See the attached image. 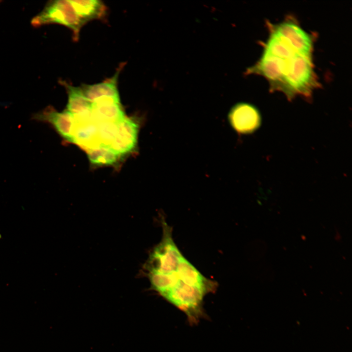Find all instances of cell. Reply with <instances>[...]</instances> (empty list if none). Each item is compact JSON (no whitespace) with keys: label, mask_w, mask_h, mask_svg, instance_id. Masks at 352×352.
I'll return each instance as SVG.
<instances>
[{"label":"cell","mask_w":352,"mask_h":352,"mask_svg":"<svg viewBox=\"0 0 352 352\" xmlns=\"http://www.w3.org/2000/svg\"><path fill=\"white\" fill-rule=\"evenodd\" d=\"M123 66V64H121L113 76L102 82L90 85L82 84L80 87L86 97L91 102L102 98L120 100L118 79Z\"/></svg>","instance_id":"cell-9"},{"label":"cell","mask_w":352,"mask_h":352,"mask_svg":"<svg viewBox=\"0 0 352 352\" xmlns=\"http://www.w3.org/2000/svg\"><path fill=\"white\" fill-rule=\"evenodd\" d=\"M91 117L96 124L103 122L119 124L126 117L120 100L110 98H102L92 102Z\"/></svg>","instance_id":"cell-6"},{"label":"cell","mask_w":352,"mask_h":352,"mask_svg":"<svg viewBox=\"0 0 352 352\" xmlns=\"http://www.w3.org/2000/svg\"><path fill=\"white\" fill-rule=\"evenodd\" d=\"M271 30L282 36L300 53L312 55V38L296 22L285 21L273 25Z\"/></svg>","instance_id":"cell-5"},{"label":"cell","mask_w":352,"mask_h":352,"mask_svg":"<svg viewBox=\"0 0 352 352\" xmlns=\"http://www.w3.org/2000/svg\"><path fill=\"white\" fill-rule=\"evenodd\" d=\"M34 118L37 120L49 123L62 137L72 143L74 118L67 110L58 112L52 107H49L36 114Z\"/></svg>","instance_id":"cell-8"},{"label":"cell","mask_w":352,"mask_h":352,"mask_svg":"<svg viewBox=\"0 0 352 352\" xmlns=\"http://www.w3.org/2000/svg\"><path fill=\"white\" fill-rule=\"evenodd\" d=\"M77 14L84 23L101 19L105 15L106 7L99 0H70Z\"/></svg>","instance_id":"cell-11"},{"label":"cell","mask_w":352,"mask_h":352,"mask_svg":"<svg viewBox=\"0 0 352 352\" xmlns=\"http://www.w3.org/2000/svg\"><path fill=\"white\" fill-rule=\"evenodd\" d=\"M61 83L68 95L66 110L73 115L90 113L92 102L86 97L81 88L73 86L65 81Z\"/></svg>","instance_id":"cell-10"},{"label":"cell","mask_w":352,"mask_h":352,"mask_svg":"<svg viewBox=\"0 0 352 352\" xmlns=\"http://www.w3.org/2000/svg\"><path fill=\"white\" fill-rule=\"evenodd\" d=\"M31 23L35 26L48 23L64 25L72 31L75 40L78 39L80 30L85 25L70 0L49 1L43 10L33 19Z\"/></svg>","instance_id":"cell-3"},{"label":"cell","mask_w":352,"mask_h":352,"mask_svg":"<svg viewBox=\"0 0 352 352\" xmlns=\"http://www.w3.org/2000/svg\"><path fill=\"white\" fill-rule=\"evenodd\" d=\"M317 86L312 55L298 53L284 78L280 90L290 99L297 94L309 95Z\"/></svg>","instance_id":"cell-2"},{"label":"cell","mask_w":352,"mask_h":352,"mask_svg":"<svg viewBox=\"0 0 352 352\" xmlns=\"http://www.w3.org/2000/svg\"><path fill=\"white\" fill-rule=\"evenodd\" d=\"M161 219V240L150 253L144 270L152 288L183 312L190 325H196L206 316L204 297L217 286L183 256L173 240L171 227Z\"/></svg>","instance_id":"cell-1"},{"label":"cell","mask_w":352,"mask_h":352,"mask_svg":"<svg viewBox=\"0 0 352 352\" xmlns=\"http://www.w3.org/2000/svg\"><path fill=\"white\" fill-rule=\"evenodd\" d=\"M228 120L236 132L242 134L254 132L261 126L262 116L258 109L253 105L239 102L231 108Z\"/></svg>","instance_id":"cell-4"},{"label":"cell","mask_w":352,"mask_h":352,"mask_svg":"<svg viewBox=\"0 0 352 352\" xmlns=\"http://www.w3.org/2000/svg\"><path fill=\"white\" fill-rule=\"evenodd\" d=\"M87 155L91 164L97 165H111L115 163L119 156L108 147H100L88 150Z\"/></svg>","instance_id":"cell-12"},{"label":"cell","mask_w":352,"mask_h":352,"mask_svg":"<svg viewBox=\"0 0 352 352\" xmlns=\"http://www.w3.org/2000/svg\"><path fill=\"white\" fill-rule=\"evenodd\" d=\"M138 131V124L126 117L119 124L117 132L110 148L119 157L132 152L136 145Z\"/></svg>","instance_id":"cell-7"}]
</instances>
